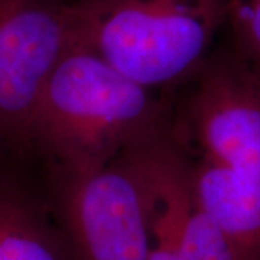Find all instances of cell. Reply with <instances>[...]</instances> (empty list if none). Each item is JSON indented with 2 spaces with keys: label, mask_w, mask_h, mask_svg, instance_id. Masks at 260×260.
<instances>
[{
  "label": "cell",
  "mask_w": 260,
  "mask_h": 260,
  "mask_svg": "<svg viewBox=\"0 0 260 260\" xmlns=\"http://www.w3.org/2000/svg\"><path fill=\"white\" fill-rule=\"evenodd\" d=\"M169 95L116 70L73 35L48 78L30 126L28 160L91 171L168 129Z\"/></svg>",
  "instance_id": "6da1fadb"
},
{
  "label": "cell",
  "mask_w": 260,
  "mask_h": 260,
  "mask_svg": "<svg viewBox=\"0 0 260 260\" xmlns=\"http://www.w3.org/2000/svg\"><path fill=\"white\" fill-rule=\"evenodd\" d=\"M229 0H77L73 35L159 93L185 83L214 49Z\"/></svg>",
  "instance_id": "7a4b0ae2"
},
{
  "label": "cell",
  "mask_w": 260,
  "mask_h": 260,
  "mask_svg": "<svg viewBox=\"0 0 260 260\" xmlns=\"http://www.w3.org/2000/svg\"><path fill=\"white\" fill-rule=\"evenodd\" d=\"M168 95V133L188 158L260 178V77L230 45Z\"/></svg>",
  "instance_id": "3957f363"
},
{
  "label": "cell",
  "mask_w": 260,
  "mask_h": 260,
  "mask_svg": "<svg viewBox=\"0 0 260 260\" xmlns=\"http://www.w3.org/2000/svg\"><path fill=\"white\" fill-rule=\"evenodd\" d=\"M37 169L74 260H149L148 208L123 156L91 171Z\"/></svg>",
  "instance_id": "277c9868"
},
{
  "label": "cell",
  "mask_w": 260,
  "mask_h": 260,
  "mask_svg": "<svg viewBox=\"0 0 260 260\" xmlns=\"http://www.w3.org/2000/svg\"><path fill=\"white\" fill-rule=\"evenodd\" d=\"M71 39L67 0H0V133L25 160L38 102Z\"/></svg>",
  "instance_id": "5b68a950"
},
{
  "label": "cell",
  "mask_w": 260,
  "mask_h": 260,
  "mask_svg": "<svg viewBox=\"0 0 260 260\" xmlns=\"http://www.w3.org/2000/svg\"><path fill=\"white\" fill-rule=\"evenodd\" d=\"M0 260H74L48 204L37 167H0Z\"/></svg>",
  "instance_id": "8992f818"
},
{
  "label": "cell",
  "mask_w": 260,
  "mask_h": 260,
  "mask_svg": "<svg viewBox=\"0 0 260 260\" xmlns=\"http://www.w3.org/2000/svg\"><path fill=\"white\" fill-rule=\"evenodd\" d=\"M149 232V260H242L189 182H171L153 195Z\"/></svg>",
  "instance_id": "52a82bcc"
},
{
  "label": "cell",
  "mask_w": 260,
  "mask_h": 260,
  "mask_svg": "<svg viewBox=\"0 0 260 260\" xmlns=\"http://www.w3.org/2000/svg\"><path fill=\"white\" fill-rule=\"evenodd\" d=\"M189 164L203 210L240 259L260 260V178L203 159Z\"/></svg>",
  "instance_id": "ba28073f"
},
{
  "label": "cell",
  "mask_w": 260,
  "mask_h": 260,
  "mask_svg": "<svg viewBox=\"0 0 260 260\" xmlns=\"http://www.w3.org/2000/svg\"><path fill=\"white\" fill-rule=\"evenodd\" d=\"M224 28L233 51L260 77V0H229Z\"/></svg>",
  "instance_id": "9c48e42d"
},
{
  "label": "cell",
  "mask_w": 260,
  "mask_h": 260,
  "mask_svg": "<svg viewBox=\"0 0 260 260\" xmlns=\"http://www.w3.org/2000/svg\"><path fill=\"white\" fill-rule=\"evenodd\" d=\"M18 155L12 150L9 146V143L6 142V139L3 138V135L0 133V167H3L5 164H8L10 159L16 158ZM20 158V156H19Z\"/></svg>",
  "instance_id": "30bf717a"
},
{
  "label": "cell",
  "mask_w": 260,
  "mask_h": 260,
  "mask_svg": "<svg viewBox=\"0 0 260 260\" xmlns=\"http://www.w3.org/2000/svg\"><path fill=\"white\" fill-rule=\"evenodd\" d=\"M67 2H68V3H73V2H74V0H67Z\"/></svg>",
  "instance_id": "8fae6325"
}]
</instances>
